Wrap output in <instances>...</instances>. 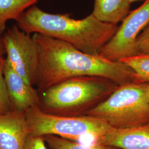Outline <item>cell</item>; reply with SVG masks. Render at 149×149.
I'll list each match as a JSON object with an SVG mask.
<instances>
[{"mask_svg": "<svg viewBox=\"0 0 149 149\" xmlns=\"http://www.w3.org/2000/svg\"><path fill=\"white\" fill-rule=\"evenodd\" d=\"M4 59V57L0 59V114L11 111V104L6 88L3 76Z\"/></svg>", "mask_w": 149, "mask_h": 149, "instance_id": "obj_15", "label": "cell"}, {"mask_svg": "<svg viewBox=\"0 0 149 149\" xmlns=\"http://www.w3.org/2000/svg\"><path fill=\"white\" fill-rule=\"evenodd\" d=\"M43 137L50 149H120L96 143L87 145L80 143L77 141L71 140L55 135H49Z\"/></svg>", "mask_w": 149, "mask_h": 149, "instance_id": "obj_13", "label": "cell"}, {"mask_svg": "<svg viewBox=\"0 0 149 149\" xmlns=\"http://www.w3.org/2000/svg\"><path fill=\"white\" fill-rule=\"evenodd\" d=\"M4 55H6L5 47L2 36L0 37V59L3 58Z\"/></svg>", "mask_w": 149, "mask_h": 149, "instance_id": "obj_18", "label": "cell"}, {"mask_svg": "<svg viewBox=\"0 0 149 149\" xmlns=\"http://www.w3.org/2000/svg\"><path fill=\"white\" fill-rule=\"evenodd\" d=\"M148 84V98H149V83Z\"/></svg>", "mask_w": 149, "mask_h": 149, "instance_id": "obj_20", "label": "cell"}, {"mask_svg": "<svg viewBox=\"0 0 149 149\" xmlns=\"http://www.w3.org/2000/svg\"><path fill=\"white\" fill-rule=\"evenodd\" d=\"M16 21L19 28L27 34L38 33L55 38L94 55H100L119 27L100 21L92 13L75 19L70 13H50L36 5L29 7Z\"/></svg>", "mask_w": 149, "mask_h": 149, "instance_id": "obj_2", "label": "cell"}, {"mask_svg": "<svg viewBox=\"0 0 149 149\" xmlns=\"http://www.w3.org/2000/svg\"><path fill=\"white\" fill-rule=\"evenodd\" d=\"M93 143L120 149H149V123L132 128H111Z\"/></svg>", "mask_w": 149, "mask_h": 149, "instance_id": "obj_10", "label": "cell"}, {"mask_svg": "<svg viewBox=\"0 0 149 149\" xmlns=\"http://www.w3.org/2000/svg\"><path fill=\"white\" fill-rule=\"evenodd\" d=\"M135 50L136 55L149 54V25L137 38L135 43Z\"/></svg>", "mask_w": 149, "mask_h": 149, "instance_id": "obj_16", "label": "cell"}, {"mask_svg": "<svg viewBox=\"0 0 149 149\" xmlns=\"http://www.w3.org/2000/svg\"><path fill=\"white\" fill-rule=\"evenodd\" d=\"M3 76L11 110L26 112L39 106V93L11 67L5 58Z\"/></svg>", "mask_w": 149, "mask_h": 149, "instance_id": "obj_8", "label": "cell"}, {"mask_svg": "<svg viewBox=\"0 0 149 149\" xmlns=\"http://www.w3.org/2000/svg\"><path fill=\"white\" fill-rule=\"evenodd\" d=\"M28 135L26 112L0 114V149H23Z\"/></svg>", "mask_w": 149, "mask_h": 149, "instance_id": "obj_9", "label": "cell"}, {"mask_svg": "<svg viewBox=\"0 0 149 149\" xmlns=\"http://www.w3.org/2000/svg\"><path fill=\"white\" fill-rule=\"evenodd\" d=\"M128 0H95L92 14L100 21L117 24L130 12Z\"/></svg>", "mask_w": 149, "mask_h": 149, "instance_id": "obj_11", "label": "cell"}, {"mask_svg": "<svg viewBox=\"0 0 149 149\" xmlns=\"http://www.w3.org/2000/svg\"><path fill=\"white\" fill-rule=\"evenodd\" d=\"M43 136L28 135L23 149H48Z\"/></svg>", "mask_w": 149, "mask_h": 149, "instance_id": "obj_17", "label": "cell"}, {"mask_svg": "<svg viewBox=\"0 0 149 149\" xmlns=\"http://www.w3.org/2000/svg\"><path fill=\"white\" fill-rule=\"evenodd\" d=\"M119 61L126 64L133 71V82L149 83V54L136 55Z\"/></svg>", "mask_w": 149, "mask_h": 149, "instance_id": "obj_14", "label": "cell"}, {"mask_svg": "<svg viewBox=\"0 0 149 149\" xmlns=\"http://www.w3.org/2000/svg\"><path fill=\"white\" fill-rule=\"evenodd\" d=\"M128 1H129V3H130V4H132V3H133V2H138V1H142V0H128Z\"/></svg>", "mask_w": 149, "mask_h": 149, "instance_id": "obj_19", "label": "cell"}, {"mask_svg": "<svg viewBox=\"0 0 149 149\" xmlns=\"http://www.w3.org/2000/svg\"><path fill=\"white\" fill-rule=\"evenodd\" d=\"M118 85L100 76L72 78L39 93V108L55 116L79 117L106 100Z\"/></svg>", "mask_w": 149, "mask_h": 149, "instance_id": "obj_3", "label": "cell"}, {"mask_svg": "<svg viewBox=\"0 0 149 149\" xmlns=\"http://www.w3.org/2000/svg\"><path fill=\"white\" fill-rule=\"evenodd\" d=\"M32 37L39 56L36 85L39 93L66 80L81 76L103 77L118 85L134 81L133 71L122 62L85 53L70 43L41 34L35 33Z\"/></svg>", "mask_w": 149, "mask_h": 149, "instance_id": "obj_1", "label": "cell"}, {"mask_svg": "<svg viewBox=\"0 0 149 149\" xmlns=\"http://www.w3.org/2000/svg\"><path fill=\"white\" fill-rule=\"evenodd\" d=\"M117 32L102 48L100 55L113 61L136 55L135 43L140 32L149 25V0L130 11Z\"/></svg>", "mask_w": 149, "mask_h": 149, "instance_id": "obj_7", "label": "cell"}, {"mask_svg": "<svg viewBox=\"0 0 149 149\" xmlns=\"http://www.w3.org/2000/svg\"><path fill=\"white\" fill-rule=\"evenodd\" d=\"M86 115L97 118L116 129L149 123L148 84L132 81L118 86L106 100Z\"/></svg>", "mask_w": 149, "mask_h": 149, "instance_id": "obj_4", "label": "cell"}, {"mask_svg": "<svg viewBox=\"0 0 149 149\" xmlns=\"http://www.w3.org/2000/svg\"><path fill=\"white\" fill-rule=\"evenodd\" d=\"M6 59L11 67L31 85H36L39 56L37 47L31 34L17 24L7 28L2 36Z\"/></svg>", "mask_w": 149, "mask_h": 149, "instance_id": "obj_6", "label": "cell"}, {"mask_svg": "<svg viewBox=\"0 0 149 149\" xmlns=\"http://www.w3.org/2000/svg\"><path fill=\"white\" fill-rule=\"evenodd\" d=\"M29 135H55L71 140L90 136L93 141L111 128L106 123L87 115L67 117L50 114L36 107L26 111Z\"/></svg>", "mask_w": 149, "mask_h": 149, "instance_id": "obj_5", "label": "cell"}, {"mask_svg": "<svg viewBox=\"0 0 149 149\" xmlns=\"http://www.w3.org/2000/svg\"><path fill=\"white\" fill-rule=\"evenodd\" d=\"M38 0H0V37L5 32L7 22L16 21L29 7Z\"/></svg>", "mask_w": 149, "mask_h": 149, "instance_id": "obj_12", "label": "cell"}]
</instances>
